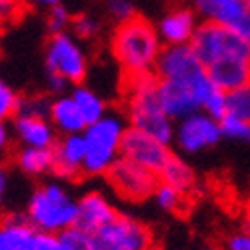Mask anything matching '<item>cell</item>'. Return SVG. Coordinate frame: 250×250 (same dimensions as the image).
Segmentation results:
<instances>
[{"label":"cell","instance_id":"9a60e30c","mask_svg":"<svg viewBox=\"0 0 250 250\" xmlns=\"http://www.w3.org/2000/svg\"><path fill=\"white\" fill-rule=\"evenodd\" d=\"M116 216H118L116 208L100 192H86L78 200V216L74 226L82 228V230H86L90 234H98L108 224H112Z\"/></svg>","mask_w":250,"mask_h":250},{"label":"cell","instance_id":"d590c367","mask_svg":"<svg viewBox=\"0 0 250 250\" xmlns=\"http://www.w3.org/2000/svg\"><path fill=\"white\" fill-rule=\"evenodd\" d=\"M70 82L66 78H62L54 72H48V82H46V86H48V92L54 94V96H64L66 94V88H68Z\"/></svg>","mask_w":250,"mask_h":250},{"label":"cell","instance_id":"f35d334b","mask_svg":"<svg viewBox=\"0 0 250 250\" xmlns=\"http://www.w3.org/2000/svg\"><path fill=\"white\" fill-rule=\"evenodd\" d=\"M30 4H36V6H44V8H52L56 4H60V0H28Z\"/></svg>","mask_w":250,"mask_h":250},{"label":"cell","instance_id":"4316f807","mask_svg":"<svg viewBox=\"0 0 250 250\" xmlns=\"http://www.w3.org/2000/svg\"><path fill=\"white\" fill-rule=\"evenodd\" d=\"M50 106H52V102L44 94L20 96L18 112L16 114H22V116H42V118H46V114H50Z\"/></svg>","mask_w":250,"mask_h":250},{"label":"cell","instance_id":"cb8c5ba5","mask_svg":"<svg viewBox=\"0 0 250 250\" xmlns=\"http://www.w3.org/2000/svg\"><path fill=\"white\" fill-rule=\"evenodd\" d=\"M186 194H182L178 188H174V186L166 184V182H160L156 186V190L152 194L154 202L158 204V208H162L164 212H180L186 200H184Z\"/></svg>","mask_w":250,"mask_h":250},{"label":"cell","instance_id":"30bf717a","mask_svg":"<svg viewBox=\"0 0 250 250\" xmlns=\"http://www.w3.org/2000/svg\"><path fill=\"white\" fill-rule=\"evenodd\" d=\"M192 6L204 22L230 28L250 44V6L244 0H192Z\"/></svg>","mask_w":250,"mask_h":250},{"label":"cell","instance_id":"5b68a950","mask_svg":"<svg viewBox=\"0 0 250 250\" xmlns=\"http://www.w3.org/2000/svg\"><path fill=\"white\" fill-rule=\"evenodd\" d=\"M190 46L204 68H210L222 58L250 52V44L246 40H242L230 28L214 22H200Z\"/></svg>","mask_w":250,"mask_h":250},{"label":"cell","instance_id":"4dcf8cb0","mask_svg":"<svg viewBox=\"0 0 250 250\" xmlns=\"http://www.w3.org/2000/svg\"><path fill=\"white\" fill-rule=\"evenodd\" d=\"M70 28H72V34H74L76 38H80V40H88V38H94V36L98 34L100 24L96 22L94 18L86 16V14H78V16L72 18Z\"/></svg>","mask_w":250,"mask_h":250},{"label":"cell","instance_id":"b9f144b4","mask_svg":"<svg viewBox=\"0 0 250 250\" xmlns=\"http://www.w3.org/2000/svg\"><path fill=\"white\" fill-rule=\"evenodd\" d=\"M244 2H246V4H248V6H250V0H244Z\"/></svg>","mask_w":250,"mask_h":250},{"label":"cell","instance_id":"d6a6232c","mask_svg":"<svg viewBox=\"0 0 250 250\" xmlns=\"http://www.w3.org/2000/svg\"><path fill=\"white\" fill-rule=\"evenodd\" d=\"M22 0H0V26L16 22L22 14Z\"/></svg>","mask_w":250,"mask_h":250},{"label":"cell","instance_id":"f546056e","mask_svg":"<svg viewBox=\"0 0 250 250\" xmlns=\"http://www.w3.org/2000/svg\"><path fill=\"white\" fill-rule=\"evenodd\" d=\"M72 24V16L68 12L66 6L56 4L52 8H48V18H46V26L48 32L58 34V32H66V28Z\"/></svg>","mask_w":250,"mask_h":250},{"label":"cell","instance_id":"44dd1931","mask_svg":"<svg viewBox=\"0 0 250 250\" xmlns=\"http://www.w3.org/2000/svg\"><path fill=\"white\" fill-rule=\"evenodd\" d=\"M158 178H160V182H166V184L174 186V188H178L182 194H190L196 188V174L192 170V166L188 162H184L176 154H172L168 158V162H166L164 168L160 170Z\"/></svg>","mask_w":250,"mask_h":250},{"label":"cell","instance_id":"7402d4cb","mask_svg":"<svg viewBox=\"0 0 250 250\" xmlns=\"http://www.w3.org/2000/svg\"><path fill=\"white\" fill-rule=\"evenodd\" d=\"M18 168L24 174L38 176L46 174L54 168V148H36V146H22L14 156Z\"/></svg>","mask_w":250,"mask_h":250},{"label":"cell","instance_id":"7c38bea8","mask_svg":"<svg viewBox=\"0 0 250 250\" xmlns=\"http://www.w3.org/2000/svg\"><path fill=\"white\" fill-rule=\"evenodd\" d=\"M204 66L190 44L162 46L160 56L154 66V76L158 80H192Z\"/></svg>","mask_w":250,"mask_h":250},{"label":"cell","instance_id":"d4e9b609","mask_svg":"<svg viewBox=\"0 0 250 250\" xmlns=\"http://www.w3.org/2000/svg\"><path fill=\"white\" fill-rule=\"evenodd\" d=\"M58 236H60L62 244L66 246V250H98L96 234H90L78 226L66 228V230L60 232Z\"/></svg>","mask_w":250,"mask_h":250},{"label":"cell","instance_id":"74e56055","mask_svg":"<svg viewBox=\"0 0 250 250\" xmlns=\"http://www.w3.org/2000/svg\"><path fill=\"white\" fill-rule=\"evenodd\" d=\"M6 148H8V128H6V124L0 120V152Z\"/></svg>","mask_w":250,"mask_h":250},{"label":"cell","instance_id":"836d02e7","mask_svg":"<svg viewBox=\"0 0 250 250\" xmlns=\"http://www.w3.org/2000/svg\"><path fill=\"white\" fill-rule=\"evenodd\" d=\"M222 250H250V230H238L234 234H230L224 240V248Z\"/></svg>","mask_w":250,"mask_h":250},{"label":"cell","instance_id":"f1b7e54d","mask_svg":"<svg viewBox=\"0 0 250 250\" xmlns=\"http://www.w3.org/2000/svg\"><path fill=\"white\" fill-rule=\"evenodd\" d=\"M18 102H20V96L0 78V120L4 122L10 116H14L18 112Z\"/></svg>","mask_w":250,"mask_h":250},{"label":"cell","instance_id":"6da1fadb","mask_svg":"<svg viewBox=\"0 0 250 250\" xmlns=\"http://www.w3.org/2000/svg\"><path fill=\"white\" fill-rule=\"evenodd\" d=\"M110 48L126 76L154 74L162 40L152 22L142 16H132L126 22L118 24L110 40Z\"/></svg>","mask_w":250,"mask_h":250},{"label":"cell","instance_id":"5bb4252c","mask_svg":"<svg viewBox=\"0 0 250 250\" xmlns=\"http://www.w3.org/2000/svg\"><path fill=\"white\" fill-rule=\"evenodd\" d=\"M86 142L84 134H66L54 144V168L52 172L64 180H74L84 174Z\"/></svg>","mask_w":250,"mask_h":250},{"label":"cell","instance_id":"83f0119b","mask_svg":"<svg viewBox=\"0 0 250 250\" xmlns=\"http://www.w3.org/2000/svg\"><path fill=\"white\" fill-rule=\"evenodd\" d=\"M228 112L250 122V82L228 92Z\"/></svg>","mask_w":250,"mask_h":250},{"label":"cell","instance_id":"603a6c76","mask_svg":"<svg viewBox=\"0 0 250 250\" xmlns=\"http://www.w3.org/2000/svg\"><path fill=\"white\" fill-rule=\"evenodd\" d=\"M72 100L76 102V106L78 110L82 112V116H84V120L88 124L100 120L104 114H106V104H104L102 96H98L92 88H86V86H82V84H76V88L70 92Z\"/></svg>","mask_w":250,"mask_h":250},{"label":"cell","instance_id":"e575fe53","mask_svg":"<svg viewBox=\"0 0 250 250\" xmlns=\"http://www.w3.org/2000/svg\"><path fill=\"white\" fill-rule=\"evenodd\" d=\"M34 250H66V246L62 244L58 234H48V232H38L36 246Z\"/></svg>","mask_w":250,"mask_h":250},{"label":"cell","instance_id":"e0dca14e","mask_svg":"<svg viewBox=\"0 0 250 250\" xmlns=\"http://www.w3.org/2000/svg\"><path fill=\"white\" fill-rule=\"evenodd\" d=\"M38 230L26 214H6L0 218V250H34Z\"/></svg>","mask_w":250,"mask_h":250},{"label":"cell","instance_id":"ac0fdd59","mask_svg":"<svg viewBox=\"0 0 250 250\" xmlns=\"http://www.w3.org/2000/svg\"><path fill=\"white\" fill-rule=\"evenodd\" d=\"M206 70L224 92H232L250 82V52L222 58Z\"/></svg>","mask_w":250,"mask_h":250},{"label":"cell","instance_id":"9c48e42d","mask_svg":"<svg viewBox=\"0 0 250 250\" xmlns=\"http://www.w3.org/2000/svg\"><path fill=\"white\" fill-rule=\"evenodd\" d=\"M222 138L220 120L212 118L204 110H196L190 116L178 120L174 140L182 152L196 154L206 148H212Z\"/></svg>","mask_w":250,"mask_h":250},{"label":"cell","instance_id":"ffe728a7","mask_svg":"<svg viewBox=\"0 0 250 250\" xmlns=\"http://www.w3.org/2000/svg\"><path fill=\"white\" fill-rule=\"evenodd\" d=\"M48 116H50V122L54 124L56 132H60L62 136H66V134H84V130L88 128V122L84 120L82 112L78 110L76 102L72 100L70 94L56 96L52 100Z\"/></svg>","mask_w":250,"mask_h":250},{"label":"cell","instance_id":"1f68e13d","mask_svg":"<svg viewBox=\"0 0 250 250\" xmlns=\"http://www.w3.org/2000/svg\"><path fill=\"white\" fill-rule=\"evenodd\" d=\"M106 10L118 24L126 22V20H130L132 16H136L132 0H106Z\"/></svg>","mask_w":250,"mask_h":250},{"label":"cell","instance_id":"7a4b0ae2","mask_svg":"<svg viewBox=\"0 0 250 250\" xmlns=\"http://www.w3.org/2000/svg\"><path fill=\"white\" fill-rule=\"evenodd\" d=\"M158 78L154 74L126 76V110L132 128H138L164 144L174 140V120L166 114L156 96Z\"/></svg>","mask_w":250,"mask_h":250},{"label":"cell","instance_id":"8d00e7d4","mask_svg":"<svg viewBox=\"0 0 250 250\" xmlns=\"http://www.w3.org/2000/svg\"><path fill=\"white\" fill-rule=\"evenodd\" d=\"M6 186H8V172L4 168V164L0 162V200H2L6 194Z\"/></svg>","mask_w":250,"mask_h":250},{"label":"cell","instance_id":"4fadbf2b","mask_svg":"<svg viewBox=\"0 0 250 250\" xmlns=\"http://www.w3.org/2000/svg\"><path fill=\"white\" fill-rule=\"evenodd\" d=\"M156 96H158V102H160L162 110L168 114L174 122L190 116L196 110H200L190 82H184V80H158Z\"/></svg>","mask_w":250,"mask_h":250},{"label":"cell","instance_id":"ab89813d","mask_svg":"<svg viewBox=\"0 0 250 250\" xmlns=\"http://www.w3.org/2000/svg\"><path fill=\"white\" fill-rule=\"evenodd\" d=\"M244 222H246V228L250 230V200L246 202V208H244Z\"/></svg>","mask_w":250,"mask_h":250},{"label":"cell","instance_id":"277c9868","mask_svg":"<svg viewBox=\"0 0 250 250\" xmlns=\"http://www.w3.org/2000/svg\"><path fill=\"white\" fill-rule=\"evenodd\" d=\"M128 130V124L118 112H106L100 120L88 124L84 130L86 142V176H106L112 164L120 158L122 138Z\"/></svg>","mask_w":250,"mask_h":250},{"label":"cell","instance_id":"d6986e66","mask_svg":"<svg viewBox=\"0 0 250 250\" xmlns=\"http://www.w3.org/2000/svg\"><path fill=\"white\" fill-rule=\"evenodd\" d=\"M14 128L24 146L36 148H54L56 144V128L42 116H22L16 114Z\"/></svg>","mask_w":250,"mask_h":250},{"label":"cell","instance_id":"60d3db41","mask_svg":"<svg viewBox=\"0 0 250 250\" xmlns=\"http://www.w3.org/2000/svg\"><path fill=\"white\" fill-rule=\"evenodd\" d=\"M204 250H222V248H218V246H206Z\"/></svg>","mask_w":250,"mask_h":250},{"label":"cell","instance_id":"52a82bcc","mask_svg":"<svg viewBox=\"0 0 250 250\" xmlns=\"http://www.w3.org/2000/svg\"><path fill=\"white\" fill-rule=\"evenodd\" d=\"M106 178L116 190V194L130 202H142L152 198L156 186L160 184L156 172L122 156L112 164V168L106 172Z\"/></svg>","mask_w":250,"mask_h":250},{"label":"cell","instance_id":"484cf974","mask_svg":"<svg viewBox=\"0 0 250 250\" xmlns=\"http://www.w3.org/2000/svg\"><path fill=\"white\" fill-rule=\"evenodd\" d=\"M220 128H222V136L230 138V140H238V142H250V122L228 112L222 120H220Z\"/></svg>","mask_w":250,"mask_h":250},{"label":"cell","instance_id":"8fae6325","mask_svg":"<svg viewBox=\"0 0 250 250\" xmlns=\"http://www.w3.org/2000/svg\"><path fill=\"white\" fill-rule=\"evenodd\" d=\"M120 156L128 158V160L144 166V168L160 174V170L164 168V164L168 162L172 152L168 148V144H164L158 138L130 126L126 130V134H124V138H122Z\"/></svg>","mask_w":250,"mask_h":250},{"label":"cell","instance_id":"ba28073f","mask_svg":"<svg viewBox=\"0 0 250 250\" xmlns=\"http://www.w3.org/2000/svg\"><path fill=\"white\" fill-rule=\"evenodd\" d=\"M98 250H158L150 228L132 218L118 214L112 224L96 234Z\"/></svg>","mask_w":250,"mask_h":250},{"label":"cell","instance_id":"8992f818","mask_svg":"<svg viewBox=\"0 0 250 250\" xmlns=\"http://www.w3.org/2000/svg\"><path fill=\"white\" fill-rule=\"evenodd\" d=\"M46 66H48V72L66 78L70 84H80L84 80L88 72V60L74 34L58 32L48 38Z\"/></svg>","mask_w":250,"mask_h":250},{"label":"cell","instance_id":"3957f363","mask_svg":"<svg viewBox=\"0 0 250 250\" xmlns=\"http://www.w3.org/2000/svg\"><path fill=\"white\" fill-rule=\"evenodd\" d=\"M78 200L60 182H46L32 192L26 218L38 232L60 234L76 224Z\"/></svg>","mask_w":250,"mask_h":250},{"label":"cell","instance_id":"2e32d148","mask_svg":"<svg viewBox=\"0 0 250 250\" xmlns=\"http://www.w3.org/2000/svg\"><path fill=\"white\" fill-rule=\"evenodd\" d=\"M156 28H158L160 40L166 46L190 44L194 38V32L198 28L196 12L190 8H174L162 16Z\"/></svg>","mask_w":250,"mask_h":250}]
</instances>
